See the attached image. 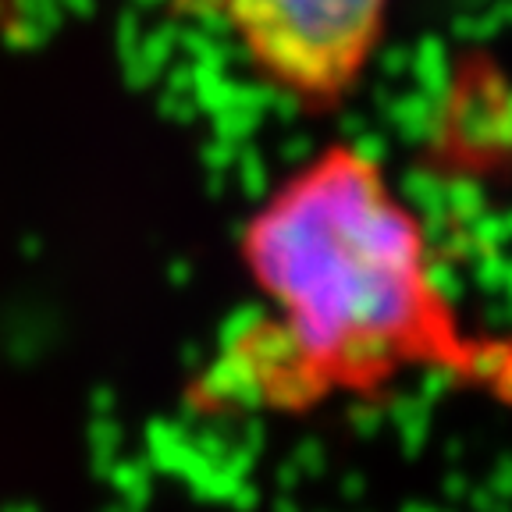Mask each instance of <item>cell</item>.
Segmentation results:
<instances>
[{
  "label": "cell",
  "instance_id": "obj_1",
  "mask_svg": "<svg viewBox=\"0 0 512 512\" xmlns=\"http://www.w3.org/2000/svg\"><path fill=\"white\" fill-rule=\"evenodd\" d=\"M239 260L264 310L196 399L292 416L427 374L512 406V338L466 320L424 217L363 146L335 139L281 175L242 224Z\"/></svg>",
  "mask_w": 512,
  "mask_h": 512
},
{
  "label": "cell",
  "instance_id": "obj_2",
  "mask_svg": "<svg viewBox=\"0 0 512 512\" xmlns=\"http://www.w3.org/2000/svg\"><path fill=\"white\" fill-rule=\"evenodd\" d=\"M256 79L303 111L345 104L370 72L392 0H207Z\"/></svg>",
  "mask_w": 512,
  "mask_h": 512
},
{
  "label": "cell",
  "instance_id": "obj_3",
  "mask_svg": "<svg viewBox=\"0 0 512 512\" xmlns=\"http://www.w3.org/2000/svg\"><path fill=\"white\" fill-rule=\"evenodd\" d=\"M15 4H18V0H0V15H11V11H15Z\"/></svg>",
  "mask_w": 512,
  "mask_h": 512
}]
</instances>
